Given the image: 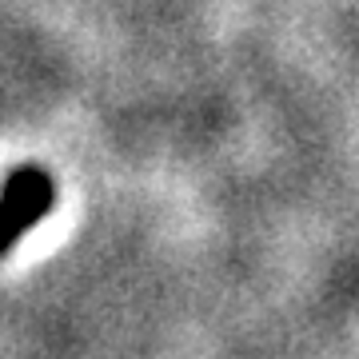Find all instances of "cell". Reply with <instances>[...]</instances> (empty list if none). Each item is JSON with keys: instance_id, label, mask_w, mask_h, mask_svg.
<instances>
[{"instance_id": "1", "label": "cell", "mask_w": 359, "mask_h": 359, "mask_svg": "<svg viewBox=\"0 0 359 359\" xmlns=\"http://www.w3.org/2000/svg\"><path fill=\"white\" fill-rule=\"evenodd\" d=\"M56 208V180L36 164L13 168L0 184V256Z\"/></svg>"}]
</instances>
